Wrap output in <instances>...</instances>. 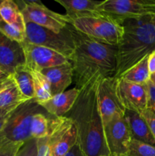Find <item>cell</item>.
<instances>
[{"label": "cell", "mask_w": 155, "mask_h": 156, "mask_svg": "<svg viewBox=\"0 0 155 156\" xmlns=\"http://www.w3.org/2000/svg\"><path fill=\"white\" fill-rule=\"evenodd\" d=\"M100 79H94L81 88L72 108L65 115L75 126L77 144L84 156L110 155L97 102V83Z\"/></svg>", "instance_id": "obj_1"}, {"label": "cell", "mask_w": 155, "mask_h": 156, "mask_svg": "<svg viewBox=\"0 0 155 156\" xmlns=\"http://www.w3.org/2000/svg\"><path fill=\"white\" fill-rule=\"evenodd\" d=\"M70 29L74 43L70 62L76 88L81 89L94 79L115 77L118 47L95 41L76 30L71 24Z\"/></svg>", "instance_id": "obj_2"}, {"label": "cell", "mask_w": 155, "mask_h": 156, "mask_svg": "<svg viewBox=\"0 0 155 156\" xmlns=\"http://www.w3.org/2000/svg\"><path fill=\"white\" fill-rule=\"evenodd\" d=\"M121 24L124 34L118 46L117 79L155 50V14L126 20Z\"/></svg>", "instance_id": "obj_3"}, {"label": "cell", "mask_w": 155, "mask_h": 156, "mask_svg": "<svg viewBox=\"0 0 155 156\" xmlns=\"http://www.w3.org/2000/svg\"><path fill=\"white\" fill-rule=\"evenodd\" d=\"M71 24L83 34L107 45L118 47L124 34L121 23L103 12L76 18Z\"/></svg>", "instance_id": "obj_4"}, {"label": "cell", "mask_w": 155, "mask_h": 156, "mask_svg": "<svg viewBox=\"0 0 155 156\" xmlns=\"http://www.w3.org/2000/svg\"><path fill=\"white\" fill-rule=\"evenodd\" d=\"M46 112L34 99L19 105L9 113L0 138L15 143H25L32 138L30 123L33 116L37 113Z\"/></svg>", "instance_id": "obj_5"}, {"label": "cell", "mask_w": 155, "mask_h": 156, "mask_svg": "<svg viewBox=\"0 0 155 156\" xmlns=\"http://www.w3.org/2000/svg\"><path fill=\"white\" fill-rule=\"evenodd\" d=\"M25 24V42L55 50L70 61L74 50V39L70 29L71 24L58 34L33 23Z\"/></svg>", "instance_id": "obj_6"}, {"label": "cell", "mask_w": 155, "mask_h": 156, "mask_svg": "<svg viewBox=\"0 0 155 156\" xmlns=\"http://www.w3.org/2000/svg\"><path fill=\"white\" fill-rule=\"evenodd\" d=\"M17 4L25 23H33L57 34L71 24V20L66 15L53 12L40 1L24 0Z\"/></svg>", "instance_id": "obj_7"}, {"label": "cell", "mask_w": 155, "mask_h": 156, "mask_svg": "<svg viewBox=\"0 0 155 156\" xmlns=\"http://www.w3.org/2000/svg\"><path fill=\"white\" fill-rule=\"evenodd\" d=\"M119 79L100 78L97 83V102L103 126L115 116H125L126 108L119 92Z\"/></svg>", "instance_id": "obj_8"}, {"label": "cell", "mask_w": 155, "mask_h": 156, "mask_svg": "<svg viewBox=\"0 0 155 156\" xmlns=\"http://www.w3.org/2000/svg\"><path fill=\"white\" fill-rule=\"evenodd\" d=\"M50 156H65L77 143V132L67 117H50L48 135Z\"/></svg>", "instance_id": "obj_9"}, {"label": "cell", "mask_w": 155, "mask_h": 156, "mask_svg": "<svg viewBox=\"0 0 155 156\" xmlns=\"http://www.w3.org/2000/svg\"><path fill=\"white\" fill-rule=\"evenodd\" d=\"M99 10L122 23L155 14V0H105Z\"/></svg>", "instance_id": "obj_10"}, {"label": "cell", "mask_w": 155, "mask_h": 156, "mask_svg": "<svg viewBox=\"0 0 155 156\" xmlns=\"http://www.w3.org/2000/svg\"><path fill=\"white\" fill-rule=\"evenodd\" d=\"M104 136L111 156L125 155L132 140L125 116H115L105 125Z\"/></svg>", "instance_id": "obj_11"}, {"label": "cell", "mask_w": 155, "mask_h": 156, "mask_svg": "<svg viewBox=\"0 0 155 156\" xmlns=\"http://www.w3.org/2000/svg\"><path fill=\"white\" fill-rule=\"evenodd\" d=\"M26 59V66L32 70L41 71L70 62L69 59L55 50L42 46L21 43Z\"/></svg>", "instance_id": "obj_12"}, {"label": "cell", "mask_w": 155, "mask_h": 156, "mask_svg": "<svg viewBox=\"0 0 155 156\" xmlns=\"http://www.w3.org/2000/svg\"><path fill=\"white\" fill-rule=\"evenodd\" d=\"M119 92L126 110L141 114L147 109V91L145 84H135L119 79Z\"/></svg>", "instance_id": "obj_13"}, {"label": "cell", "mask_w": 155, "mask_h": 156, "mask_svg": "<svg viewBox=\"0 0 155 156\" xmlns=\"http://www.w3.org/2000/svg\"><path fill=\"white\" fill-rule=\"evenodd\" d=\"M25 65V55L21 44L4 37L0 41V69L9 76Z\"/></svg>", "instance_id": "obj_14"}, {"label": "cell", "mask_w": 155, "mask_h": 156, "mask_svg": "<svg viewBox=\"0 0 155 156\" xmlns=\"http://www.w3.org/2000/svg\"><path fill=\"white\" fill-rule=\"evenodd\" d=\"M40 73L46 78L50 84L52 96L64 92L74 80V72L71 62L44 69Z\"/></svg>", "instance_id": "obj_15"}, {"label": "cell", "mask_w": 155, "mask_h": 156, "mask_svg": "<svg viewBox=\"0 0 155 156\" xmlns=\"http://www.w3.org/2000/svg\"><path fill=\"white\" fill-rule=\"evenodd\" d=\"M80 89L76 87L60 94L52 96L50 100L40 104L50 115L55 117H65L72 108Z\"/></svg>", "instance_id": "obj_16"}, {"label": "cell", "mask_w": 155, "mask_h": 156, "mask_svg": "<svg viewBox=\"0 0 155 156\" xmlns=\"http://www.w3.org/2000/svg\"><path fill=\"white\" fill-rule=\"evenodd\" d=\"M12 75L5 77L0 85V110L12 111L27 101Z\"/></svg>", "instance_id": "obj_17"}, {"label": "cell", "mask_w": 155, "mask_h": 156, "mask_svg": "<svg viewBox=\"0 0 155 156\" xmlns=\"http://www.w3.org/2000/svg\"><path fill=\"white\" fill-rule=\"evenodd\" d=\"M65 9L66 14L71 21L82 17L91 16L101 13L99 7L103 1L96 0H56Z\"/></svg>", "instance_id": "obj_18"}, {"label": "cell", "mask_w": 155, "mask_h": 156, "mask_svg": "<svg viewBox=\"0 0 155 156\" xmlns=\"http://www.w3.org/2000/svg\"><path fill=\"white\" fill-rule=\"evenodd\" d=\"M125 118L129 125L132 140L155 146L154 137L139 113L126 110Z\"/></svg>", "instance_id": "obj_19"}, {"label": "cell", "mask_w": 155, "mask_h": 156, "mask_svg": "<svg viewBox=\"0 0 155 156\" xmlns=\"http://www.w3.org/2000/svg\"><path fill=\"white\" fill-rule=\"evenodd\" d=\"M0 17L25 34V21L17 2L12 0H3L0 4Z\"/></svg>", "instance_id": "obj_20"}, {"label": "cell", "mask_w": 155, "mask_h": 156, "mask_svg": "<svg viewBox=\"0 0 155 156\" xmlns=\"http://www.w3.org/2000/svg\"><path fill=\"white\" fill-rule=\"evenodd\" d=\"M150 76L147 56L125 72L119 79L132 83L145 84L150 79Z\"/></svg>", "instance_id": "obj_21"}, {"label": "cell", "mask_w": 155, "mask_h": 156, "mask_svg": "<svg viewBox=\"0 0 155 156\" xmlns=\"http://www.w3.org/2000/svg\"><path fill=\"white\" fill-rule=\"evenodd\" d=\"M20 91L27 100L34 99L33 81L30 69L25 66L19 67L12 74Z\"/></svg>", "instance_id": "obj_22"}, {"label": "cell", "mask_w": 155, "mask_h": 156, "mask_svg": "<svg viewBox=\"0 0 155 156\" xmlns=\"http://www.w3.org/2000/svg\"><path fill=\"white\" fill-rule=\"evenodd\" d=\"M33 81L34 100L38 104L43 103L52 98L50 87L46 78L37 70L30 69Z\"/></svg>", "instance_id": "obj_23"}, {"label": "cell", "mask_w": 155, "mask_h": 156, "mask_svg": "<svg viewBox=\"0 0 155 156\" xmlns=\"http://www.w3.org/2000/svg\"><path fill=\"white\" fill-rule=\"evenodd\" d=\"M46 114L48 113H37L33 117L30 123V134L32 138L40 140L48 136L51 117H47Z\"/></svg>", "instance_id": "obj_24"}, {"label": "cell", "mask_w": 155, "mask_h": 156, "mask_svg": "<svg viewBox=\"0 0 155 156\" xmlns=\"http://www.w3.org/2000/svg\"><path fill=\"white\" fill-rule=\"evenodd\" d=\"M124 156H155V146L132 140Z\"/></svg>", "instance_id": "obj_25"}, {"label": "cell", "mask_w": 155, "mask_h": 156, "mask_svg": "<svg viewBox=\"0 0 155 156\" xmlns=\"http://www.w3.org/2000/svg\"><path fill=\"white\" fill-rule=\"evenodd\" d=\"M0 34L11 41L21 44L25 40V34L20 32L18 29L5 21L0 17Z\"/></svg>", "instance_id": "obj_26"}, {"label": "cell", "mask_w": 155, "mask_h": 156, "mask_svg": "<svg viewBox=\"0 0 155 156\" xmlns=\"http://www.w3.org/2000/svg\"><path fill=\"white\" fill-rule=\"evenodd\" d=\"M24 143H15L0 138V156H15Z\"/></svg>", "instance_id": "obj_27"}, {"label": "cell", "mask_w": 155, "mask_h": 156, "mask_svg": "<svg viewBox=\"0 0 155 156\" xmlns=\"http://www.w3.org/2000/svg\"><path fill=\"white\" fill-rule=\"evenodd\" d=\"M37 155V140L31 138L22 145L15 156Z\"/></svg>", "instance_id": "obj_28"}, {"label": "cell", "mask_w": 155, "mask_h": 156, "mask_svg": "<svg viewBox=\"0 0 155 156\" xmlns=\"http://www.w3.org/2000/svg\"><path fill=\"white\" fill-rule=\"evenodd\" d=\"M147 91V109L155 114V85L150 82L146 83Z\"/></svg>", "instance_id": "obj_29"}, {"label": "cell", "mask_w": 155, "mask_h": 156, "mask_svg": "<svg viewBox=\"0 0 155 156\" xmlns=\"http://www.w3.org/2000/svg\"><path fill=\"white\" fill-rule=\"evenodd\" d=\"M141 116L147 123L152 135L155 139V114L149 111L148 109H145L141 113Z\"/></svg>", "instance_id": "obj_30"}, {"label": "cell", "mask_w": 155, "mask_h": 156, "mask_svg": "<svg viewBox=\"0 0 155 156\" xmlns=\"http://www.w3.org/2000/svg\"><path fill=\"white\" fill-rule=\"evenodd\" d=\"M50 156L48 136L37 140V155Z\"/></svg>", "instance_id": "obj_31"}, {"label": "cell", "mask_w": 155, "mask_h": 156, "mask_svg": "<svg viewBox=\"0 0 155 156\" xmlns=\"http://www.w3.org/2000/svg\"><path fill=\"white\" fill-rule=\"evenodd\" d=\"M147 66L150 75L155 73V50L147 56Z\"/></svg>", "instance_id": "obj_32"}, {"label": "cell", "mask_w": 155, "mask_h": 156, "mask_svg": "<svg viewBox=\"0 0 155 156\" xmlns=\"http://www.w3.org/2000/svg\"><path fill=\"white\" fill-rule=\"evenodd\" d=\"M65 156H84V155L82 151L81 150L79 146L76 143Z\"/></svg>", "instance_id": "obj_33"}, {"label": "cell", "mask_w": 155, "mask_h": 156, "mask_svg": "<svg viewBox=\"0 0 155 156\" xmlns=\"http://www.w3.org/2000/svg\"><path fill=\"white\" fill-rule=\"evenodd\" d=\"M9 113H8V114H5V115H3L2 117H0V133H1L2 130L3 126H4L5 123V121H6V120H7V117H8V116H9Z\"/></svg>", "instance_id": "obj_34"}, {"label": "cell", "mask_w": 155, "mask_h": 156, "mask_svg": "<svg viewBox=\"0 0 155 156\" xmlns=\"http://www.w3.org/2000/svg\"><path fill=\"white\" fill-rule=\"evenodd\" d=\"M150 82H151V83H153V85H155V73H153V74H151L150 76Z\"/></svg>", "instance_id": "obj_35"}, {"label": "cell", "mask_w": 155, "mask_h": 156, "mask_svg": "<svg viewBox=\"0 0 155 156\" xmlns=\"http://www.w3.org/2000/svg\"><path fill=\"white\" fill-rule=\"evenodd\" d=\"M8 75L6 74V73H5L2 69H0V79H3V78L6 77Z\"/></svg>", "instance_id": "obj_36"}, {"label": "cell", "mask_w": 155, "mask_h": 156, "mask_svg": "<svg viewBox=\"0 0 155 156\" xmlns=\"http://www.w3.org/2000/svg\"><path fill=\"white\" fill-rule=\"evenodd\" d=\"M3 37H4V36H3V35L2 34H0V41H1L2 40Z\"/></svg>", "instance_id": "obj_37"}, {"label": "cell", "mask_w": 155, "mask_h": 156, "mask_svg": "<svg viewBox=\"0 0 155 156\" xmlns=\"http://www.w3.org/2000/svg\"><path fill=\"white\" fill-rule=\"evenodd\" d=\"M4 79V78H3ZM3 79H0V85H1V83H2V81Z\"/></svg>", "instance_id": "obj_38"}, {"label": "cell", "mask_w": 155, "mask_h": 156, "mask_svg": "<svg viewBox=\"0 0 155 156\" xmlns=\"http://www.w3.org/2000/svg\"><path fill=\"white\" fill-rule=\"evenodd\" d=\"M2 1H3V0H0V4H1L2 2Z\"/></svg>", "instance_id": "obj_39"}, {"label": "cell", "mask_w": 155, "mask_h": 156, "mask_svg": "<svg viewBox=\"0 0 155 156\" xmlns=\"http://www.w3.org/2000/svg\"><path fill=\"white\" fill-rule=\"evenodd\" d=\"M109 156H111V155H109Z\"/></svg>", "instance_id": "obj_40"}]
</instances>
